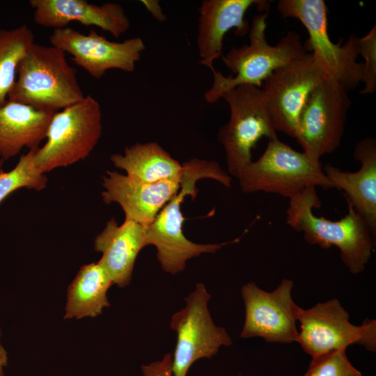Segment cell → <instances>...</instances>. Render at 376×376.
I'll return each mask as SVG.
<instances>
[{
	"mask_svg": "<svg viewBox=\"0 0 376 376\" xmlns=\"http://www.w3.org/2000/svg\"><path fill=\"white\" fill-rule=\"evenodd\" d=\"M359 50L365 59L362 66L361 82L364 88L362 94H371L376 90V26L359 40Z\"/></svg>",
	"mask_w": 376,
	"mask_h": 376,
	"instance_id": "26",
	"label": "cell"
},
{
	"mask_svg": "<svg viewBox=\"0 0 376 376\" xmlns=\"http://www.w3.org/2000/svg\"><path fill=\"white\" fill-rule=\"evenodd\" d=\"M352 102L347 91L336 80L325 77L304 105L295 139L303 152L315 161L340 146Z\"/></svg>",
	"mask_w": 376,
	"mask_h": 376,
	"instance_id": "9",
	"label": "cell"
},
{
	"mask_svg": "<svg viewBox=\"0 0 376 376\" xmlns=\"http://www.w3.org/2000/svg\"><path fill=\"white\" fill-rule=\"evenodd\" d=\"M267 16L266 11L253 18L248 33L249 44L232 47L222 55V61L234 76L225 77L214 67L210 69L214 81L205 93L207 102L214 103L237 86L251 85L261 88L274 70L308 53L301 43V36L294 31H288L276 45H269L265 35Z\"/></svg>",
	"mask_w": 376,
	"mask_h": 376,
	"instance_id": "3",
	"label": "cell"
},
{
	"mask_svg": "<svg viewBox=\"0 0 376 376\" xmlns=\"http://www.w3.org/2000/svg\"><path fill=\"white\" fill-rule=\"evenodd\" d=\"M278 11L285 17L297 19L308 33L306 51L325 75L339 82L347 91L359 84L363 63H358L359 38L352 34L343 44L334 43L327 29V7L323 0H280Z\"/></svg>",
	"mask_w": 376,
	"mask_h": 376,
	"instance_id": "7",
	"label": "cell"
},
{
	"mask_svg": "<svg viewBox=\"0 0 376 376\" xmlns=\"http://www.w3.org/2000/svg\"><path fill=\"white\" fill-rule=\"evenodd\" d=\"M102 131L99 102L91 95L54 113L46 143L36 150L33 162L44 173L85 159Z\"/></svg>",
	"mask_w": 376,
	"mask_h": 376,
	"instance_id": "6",
	"label": "cell"
},
{
	"mask_svg": "<svg viewBox=\"0 0 376 376\" xmlns=\"http://www.w3.org/2000/svg\"><path fill=\"white\" fill-rule=\"evenodd\" d=\"M34 42L33 33L26 24L0 29V107L8 100L17 66Z\"/></svg>",
	"mask_w": 376,
	"mask_h": 376,
	"instance_id": "23",
	"label": "cell"
},
{
	"mask_svg": "<svg viewBox=\"0 0 376 376\" xmlns=\"http://www.w3.org/2000/svg\"><path fill=\"white\" fill-rule=\"evenodd\" d=\"M269 3L256 0H205L199 8L197 47L201 58L200 63L210 69L213 62L221 56L223 40L230 29L244 36L250 24L245 18L247 10L253 5L267 10Z\"/></svg>",
	"mask_w": 376,
	"mask_h": 376,
	"instance_id": "17",
	"label": "cell"
},
{
	"mask_svg": "<svg viewBox=\"0 0 376 376\" xmlns=\"http://www.w3.org/2000/svg\"><path fill=\"white\" fill-rule=\"evenodd\" d=\"M49 40L51 45L71 54L75 64L97 79L111 69L133 72L146 49L143 40L138 36L114 42L93 29L84 34L70 27L54 29Z\"/></svg>",
	"mask_w": 376,
	"mask_h": 376,
	"instance_id": "14",
	"label": "cell"
},
{
	"mask_svg": "<svg viewBox=\"0 0 376 376\" xmlns=\"http://www.w3.org/2000/svg\"><path fill=\"white\" fill-rule=\"evenodd\" d=\"M230 114L226 124L219 130L218 139L223 146L228 171L237 178L241 170L252 161V149L263 137L278 139L276 130L266 110L261 88L240 85L222 95Z\"/></svg>",
	"mask_w": 376,
	"mask_h": 376,
	"instance_id": "8",
	"label": "cell"
},
{
	"mask_svg": "<svg viewBox=\"0 0 376 376\" xmlns=\"http://www.w3.org/2000/svg\"><path fill=\"white\" fill-rule=\"evenodd\" d=\"M237 179L244 193L262 191L288 198L309 187L334 188L320 161L312 159L279 139L269 140L263 155L246 165Z\"/></svg>",
	"mask_w": 376,
	"mask_h": 376,
	"instance_id": "5",
	"label": "cell"
},
{
	"mask_svg": "<svg viewBox=\"0 0 376 376\" xmlns=\"http://www.w3.org/2000/svg\"><path fill=\"white\" fill-rule=\"evenodd\" d=\"M322 205L316 187H309L289 198L287 224L301 232L310 244L322 249L334 246L352 274L362 272L375 246V237L365 220L347 203V213L339 220L317 217L313 209Z\"/></svg>",
	"mask_w": 376,
	"mask_h": 376,
	"instance_id": "2",
	"label": "cell"
},
{
	"mask_svg": "<svg viewBox=\"0 0 376 376\" xmlns=\"http://www.w3.org/2000/svg\"><path fill=\"white\" fill-rule=\"evenodd\" d=\"M146 227L127 219L118 225L111 218L95 239L94 249L102 254L98 263L118 287H125L131 281L136 258L147 246Z\"/></svg>",
	"mask_w": 376,
	"mask_h": 376,
	"instance_id": "19",
	"label": "cell"
},
{
	"mask_svg": "<svg viewBox=\"0 0 376 376\" xmlns=\"http://www.w3.org/2000/svg\"><path fill=\"white\" fill-rule=\"evenodd\" d=\"M173 357L171 354H166L161 361L143 365V376H173L172 371Z\"/></svg>",
	"mask_w": 376,
	"mask_h": 376,
	"instance_id": "27",
	"label": "cell"
},
{
	"mask_svg": "<svg viewBox=\"0 0 376 376\" xmlns=\"http://www.w3.org/2000/svg\"><path fill=\"white\" fill-rule=\"evenodd\" d=\"M113 166L139 181L155 183L180 181L182 165L156 142L136 143L126 147L124 153L110 157Z\"/></svg>",
	"mask_w": 376,
	"mask_h": 376,
	"instance_id": "21",
	"label": "cell"
},
{
	"mask_svg": "<svg viewBox=\"0 0 376 376\" xmlns=\"http://www.w3.org/2000/svg\"><path fill=\"white\" fill-rule=\"evenodd\" d=\"M327 77L311 53L274 70L263 82L262 97L276 131L295 139L310 95Z\"/></svg>",
	"mask_w": 376,
	"mask_h": 376,
	"instance_id": "12",
	"label": "cell"
},
{
	"mask_svg": "<svg viewBox=\"0 0 376 376\" xmlns=\"http://www.w3.org/2000/svg\"><path fill=\"white\" fill-rule=\"evenodd\" d=\"M113 281L98 263L84 265L68 288L64 319L95 318L110 304L107 297Z\"/></svg>",
	"mask_w": 376,
	"mask_h": 376,
	"instance_id": "22",
	"label": "cell"
},
{
	"mask_svg": "<svg viewBox=\"0 0 376 376\" xmlns=\"http://www.w3.org/2000/svg\"><path fill=\"white\" fill-rule=\"evenodd\" d=\"M211 296L202 283L185 298V306L171 318V328L177 334L172 361L173 376H186L193 363L211 358L232 340L224 327L214 323L207 308Z\"/></svg>",
	"mask_w": 376,
	"mask_h": 376,
	"instance_id": "11",
	"label": "cell"
},
{
	"mask_svg": "<svg viewBox=\"0 0 376 376\" xmlns=\"http://www.w3.org/2000/svg\"><path fill=\"white\" fill-rule=\"evenodd\" d=\"M1 336V331L0 329V338ZM8 363V354L7 351L3 347L0 341V376H4L3 368L6 366Z\"/></svg>",
	"mask_w": 376,
	"mask_h": 376,
	"instance_id": "29",
	"label": "cell"
},
{
	"mask_svg": "<svg viewBox=\"0 0 376 376\" xmlns=\"http://www.w3.org/2000/svg\"><path fill=\"white\" fill-rule=\"evenodd\" d=\"M102 185L104 191L102 197L105 203L119 204L125 219L148 226L178 192L180 181L148 183L117 171H107V175L102 176Z\"/></svg>",
	"mask_w": 376,
	"mask_h": 376,
	"instance_id": "15",
	"label": "cell"
},
{
	"mask_svg": "<svg viewBox=\"0 0 376 376\" xmlns=\"http://www.w3.org/2000/svg\"><path fill=\"white\" fill-rule=\"evenodd\" d=\"M354 159L361 164L355 172L344 171L331 164L323 171L334 188L342 189L354 210L376 235V140L367 136L355 146Z\"/></svg>",
	"mask_w": 376,
	"mask_h": 376,
	"instance_id": "18",
	"label": "cell"
},
{
	"mask_svg": "<svg viewBox=\"0 0 376 376\" xmlns=\"http://www.w3.org/2000/svg\"><path fill=\"white\" fill-rule=\"evenodd\" d=\"M142 3L146 6L147 9L157 18L158 20H162L163 13L157 1H141Z\"/></svg>",
	"mask_w": 376,
	"mask_h": 376,
	"instance_id": "28",
	"label": "cell"
},
{
	"mask_svg": "<svg viewBox=\"0 0 376 376\" xmlns=\"http://www.w3.org/2000/svg\"><path fill=\"white\" fill-rule=\"evenodd\" d=\"M182 165L183 170L179 190L153 221L146 227V245L156 247L157 257L162 269L173 274L182 272L190 258L203 253H215L222 246L240 240L204 244L193 242L185 236L182 230L185 219L180 205L186 196L195 198L196 182L202 178H211L230 187L231 178L215 162L194 158Z\"/></svg>",
	"mask_w": 376,
	"mask_h": 376,
	"instance_id": "1",
	"label": "cell"
},
{
	"mask_svg": "<svg viewBox=\"0 0 376 376\" xmlns=\"http://www.w3.org/2000/svg\"><path fill=\"white\" fill-rule=\"evenodd\" d=\"M29 4L33 10V21L54 29L77 22L87 26H97L118 38L130 26L123 8L116 3L98 6L85 0H30Z\"/></svg>",
	"mask_w": 376,
	"mask_h": 376,
	"instance_id": "16",
	"label": "cell"
},
{
	"mask_svg": "<svg viewBox=\"0 0 376 376\" xmlns=\"http://www.w3.org/2000/svg\"><path fill=\"white\" fill-rule=\"evenodd\" d=\"M304 376H362L348 360L345 350L313 357Z\"/></svg>",
	"mask_w": 376,
	"mask_h": 376,
	"instance_id": "25",
	"label": "cell"
},
{
	"mask_svg": "<svg viewBox=\"0 0 376 376\" xmlns=\"http://www.w3.org/2000/svg\"><path fill=\"white\" fill-rule=\"evenodd\" d=\"M37 148L20 156L15 167L8 172L0 171V204L10 194L21 188L40 191L46 187L47 177L35 166Z\"/></svg>",
	"mask_w": 376,
	"mask_h": 376,
	"instance_id": "24",
	"label": "cell"
},
{
	"mask_svg": "<svg viewBox=\"0 0 376 376\" xmlns=\"http://www.w3.org/2000/svg\"><path fill=\"white\" fill-rule=\"evenodd\" d=\"M84 97L65 53L54 46L34 42L17 66L8 100L56 113Z\"/></svg>",
	"mask_w": 376,
	"mask_h": 376,
	"instance_id": "4",
	"label": "cell"
},
{
	"mask_svg": "<svg viewBox=\"0 0 376 376\" xmlns=\"http://www.w3.org/2000/svg\"><path fill=\"white\" fill-rule=\"evenodd\" d=\"M54 113L7 100L0 107V157L3 160L17 155L24 148H39L46 138Z\"/></svg>",
	"mask_w": 376,
	"mask_h": 376,
	"instance_id": "20",
	"label": "cell"
},
{
	"mask_svg": "<svg viewBox=\"0 0 376 376\" xmlns=\"http://www.w3.org/2000/svg\"><path fill=\"white\" fill-rule=\"evenodd\" d=\"M293 281L283 279L272 292L249 282L242 288L245 320L240 334L243 338L262 337L269 343L297 341L296 327L299 306L292 297Z\"/></svg>",
	"mask_w": 376,
	"mask_h": 376,
	"instance_id": "13",
	"label": "cell"
},
{
	"mask_svg": "<svg viewBox=\"0 0 376 376\" xmlns=\"http://www.w3.org/2000/svg\"><path fill=\"white\" fill-rule=\"evenodd\" d=\"M300 323L297 341L305 352L315 357L330 352L345 350L353 344L376 350V322L366 319L359 326L350 322V315L336 298L313 307L299 308Z\"/></svg>",
	"mask_w": 376,
	"mask_h": 376,
	"instance_id": "10",
	"label": "cell"
}]
</instances>
